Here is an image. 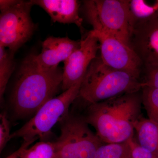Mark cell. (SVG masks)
<instances>
[{"mask_svg":"<svg viewBox=\"0 0 158 158\" xmlns=\"http://www.w3.org/2000/svg\"><path fill=\"white\" fill-rule=\"evenodd\" d=\"M59 123L60 135L53 142V158H94L104 144L90 129L83 115L69 113Z\"/></svg>","mask_w":158,"mask_h":158,"instance_id":"obj_4","label":"cell"},{"mask_svg":"<svg viewBox=\"0 0 158 158\" xmlns=\"http://www.w3.org/2000/svg\"><path fill=\"white\" fill-rule=\"evenodd\" d=\"M33 5L42 8L54 22L74 24L82 28L83 19L79 15L80 4L77 0H32Z\"/></svg>","mask_w":158,"mask_h":158,"instance_id":"obj_12","label":"cell"},{"mask_svg":"<svg viewBox=\"0 0 158 158\" xmlns=\"http://www.w3.org/2000/svg\"><path fill=\"white\" fill-rule=\"evenodd\" d=\"M84 9L91 25L99 26L108 34L131 46L132 33L127 0L85 1Z\"/></svg>","mask_w":158,"mask_h":158,"instance_id":"obj_7","label":"cell"},{"mask_svg":"<svg viewBox=\"0 0 158 158\" xmlns=\"http://www.w3.org/2000/svg\"><path fill=\"white\" fill-rule=\"evenodd\" d=\"M138 144L158 156V123L141 116L135 124Z\"/></svg>","mask_w":158,"mask_h":158,"instance_id":"obj_14","label":"cell"},{"mask_svg":"<svg viewBox=\"0 0 158 158\" xmlns=\"http://www.w3.org/2000/svg\"><path fill=\"white\" fill-rule=\"evenodd\" d=\"M81 46L64 62L62 88L68 90L84 78L90 63L97 58L99 49L97 38L89 32L81 40Z\"/></svg>","mask_w":158,"mask_h":158,"instance_id":"obj_9","label":"cell"},{"mask_svg":"<svg viewBox=\"0 0 158 158\" xmlns=\"http://www.w3.org/2000/svg\"><path fill=\"white\" fill-rule=\"evenodd\" d=\"M31 1H0V46L15 53L35 30L31 16Z\"/></svg>","mask_w":158,"mask_h":158,"instance_id":"obj_6","label":"cell"},{"mask_svg":"<svg viewBox=\"0 0 158 158\" xmlns=\"http://www.w3.org/2000/svg\"><path fill=\"white\" fill-rule=\"evenodd\" d=\"M139 78L132 74L111 68L97 57L85 74L77 98L87 106L107 100L125 94L141 91Z\"/></svg>","mask_w":158,"mask_h":158,"instance_id":"obj_3","label":"cell"},{"mask_svg":"<svg viewBox=\"0 0 158 158\" xmlns=\"http://www.w3.org/2000/svg\"><path fill=\"white\" fill-rule=\"evenodd\" d=\"M127 2L132 34L139 26L158 19V0L152 4L144 0H127Z\"/></svg>","mask_w":158,"mask_h":158,"instance_id":"obj_13","label":"cell"},{"mask_svg":"<svg viewBox=\"0 0 158 158\" xmlns=\"http://www.w3.org/2000/svg\"><path fill=\"white\" fill-rule=\"evenodd\" d=\"M63 69L59 66H40L30 54L20 67L10 97V104L16 118L34 116L43 105L54 98L62 88Z\"/></svg>","mask_w":158,"mask_h":158,"instance_id":"obj_1","label":"cell"},{"mask_svg":"<svg viewBox=\"0 0 158 158\" xmlns=\"http://www.w3.org/2000/svg\"><path fill=\"white\" fill-rule=\"evenodd\" d=\"M10 123L5 113L0 115V152H2L10 140Z\"/></svg>","mask_w":158,"mask_h":158,"instance_id":"obj_19","label":"cell"},{"mask_svg":"<svg viewBox=\"0 0 158 158\" xmlns=\"http://www.w3.org/2000/svg\"><path fill=\"white\" fill-rule=\"evenodd\" d=\"M142 83L143 86L158 88V65L146 69L145 80Z\"/></svg>","mask_w":158,"mask_h":158,"instance_id":"obj_21","label":"cell"},{"mask_svg":"<svg viewBox=\"0 0 158 158\" xmlns=\"http://www.w3.org/2000/svg\"><path fill=\"white\" fill-rule=\"evenodd\" d=\"M83 79L47 102L27 122L11 134L10 139L20 138L23 141L39 139L40 141H49L48 139L54 126L69 113V107L77 98Z\"/></svg>","mask_w":158,"mask_h":158,"instance_id":"obj_5","label":"cell"},{"mask_svg":"<svg viewBox=\"0 0 158 158\" xmlns=\"http://www.w3.org/2000/svg\"><path fill=\"white\" fill-rule=\"evenodd\" d=\"M89 33L96 37L99 44L101 58L111 68L124 71L139 78L142 62L135 51L98 26H92Z\"/></svg>","mask_w":158,"mask_h":158,"instance_id":"obj_8","label":"cell"},{"mask_svg":"<svg viewBox=\"0 0 158 158\" xmlns=\"http://www.w3.org/2000/svg\"><path fill=\"white\" fill-rule=\"evenodd\" d=\"M141 91L87 106L83 116L104 144L122 143L133 138L135 123L142 116Z\"/></svg>","mask_w":158,"mask_h":158,"instance_id":"obj_2","label":"cell"},{"mask_svg":"<svg viewBox=\"0 0 158 158\" xmlns=\"http://www.w3.org/2000/svg\"><path fill=\"white\" fill-rule=\"evenodd\" d=\"M53 142L40 141L26 149L20 158H53Z\"/></svg>","mask_w":158,"mask_h":158,"instance_id":"obj_18","label":"cell"},{"mask_svg":"<svg viewBox=\"0 0 158 158\" xmlns=\"http://www.w3.org/2000/svg\"><path fill=\"white\" fill-rule=\"evenodd\" d=\"M94 158H131L128 141L104 144L99 148Z\"/></svg>","mask_w":158,"mask_h":158,"instance_id":"obj_16","label":"cell"},{"mask_svg":"<svg viewBox=\"0 0 158 158\" xmlns=\"http://www.w3.org/2000/svg\"><path fill=\"white\" fill-rule=\"evenodd\" d=\"M131 148V158H158V156L140 146L134 137L128 140Z\"/></svg>","mask_w":158,"mask_h":158,"instance_id":"obj_20","label":"cell"},{"mask_svg":"<svg viewBox=\"0 0 158 158\" xmlns=\"http://www.w3.org/2000/svg\"><path fill=\"white\" fill-rule=\"evenodd\" d=\"M14 53L0 46V99L2 102L7 84L14 69Z\"/></svg>","mask_w":158,"mask_h":158,"instance_id":"obj_15","label":"cell"},{"mask_svg":"<svg viewBox=\"0 0 158 158\" xmlns=\"http://www.w3.org/2000/svg\"><path fill=\"white\" fill-rule=\"evenodd\" d=\"M81 44V40H73L68 37H48L42 43L41 52L34 54V59L41 67H58L60 62H65Z\"/></svg>","mask_w":158,"mask_h":158,"instance_id":"obj_11","label":"cell"},{"mask_svg":"<svg viewBox=\"0 0 158 158\" xmlns=\"http://www.w3.org/2000/svg\"><path fill=\"white\" fill-rule=\"evenodd\" d=\"M141 91L142 105L148 118L158 123V88L144 85Z\"/></svg>","mask_w":158,"mask_h":158,"instance_id":"obj_17","label":"cell"},{"mask_svg":"<svg viewBox=\"0 0 158 158\" xmlns=\"http://www.w3.org/2000/svg\"><path fill=\"white\" fill-rule=\"evenodd\" d=\"M131 47L145 69L158 65V19L144 24L133 31Z\"/></svg>","mask_w":158,"mask_h":158,"instance_id":"obj_10","label":"cell"},{"mask_svg":"<svg viewBox=\"0 0 158 158\" xmlns=\"http://www.w3.org/2000/svg\"><path fill=\"white\" fill-rule=\"evenodd\" d=\"M36 140H30V141H23L21 146L17 150L11 153L10 155L6 158H20L23 152L27 148H29V146L34 143Z\"/></svg>","mask_w":158,"mask_h":158,"instance_id":"obj_22","label":"cell"}]
</instances>
